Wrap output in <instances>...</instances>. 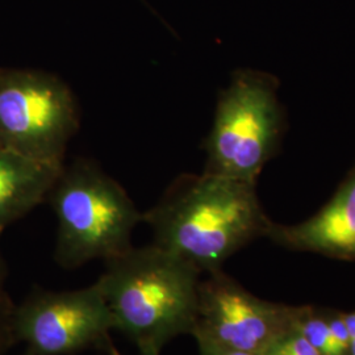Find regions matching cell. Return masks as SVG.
Segmentation results:
<instances>
[{"label": "cell", "instance_id": "1", "mask_svg": "<svg viewBox=\"0 0 355 355\" xmlns=\"http://www.w3.org/2000/svg\"><path fill=\"white\" fill-rule=\"evenodd\" d=\"M142 223L152 229L154 245L200 274L221 270L229 257L268 236L274 225L261 207L254 183L207 173L177 179L142 215Z\"/></svg>", "mask_w": 355, "mask_h": 355}, {"label": "cell", "instance_id": "2", "mask_svg": "<svg viewBox=\"0 0 355 355\" xmlns=\"http://www.w3.org/2000/svg\"><path fill=\"white\" fill-rule=\"evenodd\" d=\"M200 272L157 245L130 248L105 262L96 280L114 318V330L140 355H161L166 345L191 334Z\"/></svg>", "mask_w": 355, "mask_h": 355}, {"label": "cell", "instance_id": "3", "mask_svg": "<svg viewBox=\"0 0 355 355\" xmlns=\"http://www.w3.org/2000/svg\"><path fill=\"white\" fill-rule=\"evenodd\" d=\"M46 202L57 218L54 259L64 270L125 253L144 215L114 178L83 158L62 167Z\"/></svg>", "mask_w": 355, "mask_h": 355}, {"label": "cell", "instance_id": "4", "mask_svg": "<svg viewBox=\"0 0 355 355\" xmlns=\"http://www.w3.org/2000/svg\"><path fill=\"white\" fill-rule=\"evenodd\" d=\"M80 124L76 96L58 76L0 67V148L33 161L64 166Z\"/></svg>", "mask_w": 355, "mask_h": 355}, {"label": "cell", "instance_id": "5", "mask_svg": "<svg viewBox=\"0 0 355 355\" xmlns=\"http://www.w3.org/2000/svg\"><path fill=\"white\" fill-rule=\"evenodd\" d=\"M280 111L271 78L237 71L217 103L205 144L207 174L254 183L275 150Z\"/></svg>", "mask_w": 355, "mask_h": 355}, {"label": "cell", "instance_id": "6", "mask_svg": "<svg viewBox=\"0 0 355 355\" xmlns=\"http://www.w3.org/2000/svg\"><path fill=\"white\" fill-rule=\"evenodd\" d=\"M12 329L16 343L38 355H76L114 345V318L102 291L92 286L74 291L35 288L15 304Z\"/></svg>", "mask_w": 355, "mask_h": 355}, {"label": "cell", "instance_id": "7", "mask_svg": "<svg viewBox=\"0 0 355 355\" xmlns=\"http://www.w3.org/2000/svg\"><path fill=\"white\" fill-rule=\"evenodd\" d=\"M200 280L191 336L198 343L262 354L293 327L297 306L262 300L221 270Z\"/></svg>", "mask_w": 355, "mask_h": 355}, {"label": "cell", "instance_id": "8", "mask_svg": "<svg viewBox=\"0 0 355 355\" xmlns=\"http://www.w3.org/2000/svg\"><path fill=\"white\" fill-rule=\"evenodd\" d=\"M268 236L291 249L355 259V173L318 215L293 227L272 225Z\"/></svg>", "mask_w": 355, "mask_h": 355}, {"label": "cell", "instance_id": "9", "mask_svg": "<svg viewBox=\"0 0 355 355\" xmlns=\"http://www.w3.org/2000/svg\"><path fill=\"white\" fill-rule=\"evenodd\" d=\"M62 167L0 148V236L15 221L46 202Z\"/></svg>", "mask_w": 355, "mask_h": 355}, {"label": "cell", "instance_id": "10", "mask_svg": "<svg viewBox=\"0 0 355 355\" xmlns=\"http://www.w3.org/2000/svg\"><path fill=\"white\" fill-rule=\"evenodd\" d=\"M293 325L318 354L349 355L330 329L327 312H318L311 306H297Z\"/></svg>", "mask_w": 355, "mask_h": 355}, {"label": "cell", "instance_id": "11", "mask_svg": "<svg viewBox=\"0 0 355 355\" xmlns=\"http://www.w3.org/2000/svg\"><path fill=\"white\" fill-rule=\"evenodd\" d=\"M8 268L0 253V355L6 353L16 345L12 329V316L15 303L7 288Z\"/></svg>", "mask_w": 355, "mask_h": 355}, {"label": "cell", "instance_id": "12", "mask_svg": "<svg viewBox=\"0 0 355 355\" xmlns=\"http://www.w3.org/2000/svg\"><path fill=\"white\" fill-rule=\"evenodd\" d=\"M261 355H320L304 336L295 328L286 330Z\"/></svg>", "mask_w": 355, "mask_h": 355}, {"label": "cell", "instance_id": "13", "mask_svg": "<svg viewBox=\"0 0 355 355\" xmlns=\"http://www.w3.org/2000/svg\"><path fill=\"white\" fill-rule=\"evenodd\" d=\"M200 355H261L255 353H246V352H236V350H228V349H221L214 345L208 343H198Z\"/></svg>", "mask_w": 355, "mask_h": 355}, {"label": "cell", "instance_id": "14", "mask_svg": "<svg viewBox=\"0 0 355 355\" xmlns=\"http://www.w3.org/2000/svg\"><path fill=\"white\" fill-rule=\"evenodd\" d=\"M107 354H108V355H121V354H120V352H119V350H117V349H116V347H114V345H112V346H111V347H110V349H108V352H107Z\"/></svg>", "mask_w": 355, "mask_h": 355}, {"label": "cell", "instance_id": "15", "mask_svg": "<svg viewBox=\"0 0 355 355\" xmlns=\"http://www.w3.org/2000/svg\"><path fill=\"white\" fill-rule=\"evenodd\" d=\"M23 355H38L37 353H35L33 350H31V349H26V353Z\"/></svg>", "mask_w": 355, "mask_h": 355}]
</instances>
